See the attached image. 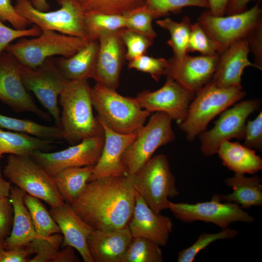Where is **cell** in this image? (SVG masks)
<instances>
[{"label": "cell", "mask_w": 262, "mask_h": 262, "mask_svg": "<svg viewBox=\"0 0 262 262\" xmlns=\"http://www.w3.org/2000/svg\"><path fill=\"white\" fill-rule=\"evenodd\" d=\"M262 179L257 175L247 177L245 174L235 173L225 179L226 185L232 189L227 195L213 194L212 197L222 202L238 204L242 208L262 206Z\"/></svg>", "instance_id": "25"}, {"label": "cell", "mask_w": 262, "mask_h": 262, "mask_svg": "<svg viewBox=\"0 0 262 262\" xmlns=\"http://www.w3.org/2000/svg\"><path fill=\"white\" fill-rule=\"evenodd\" d=\"M249 48L245 39L238 40L219 54L211 81L221 87L243 88L242 76L247 66L258 69L248 59Z\"/></svg>", "instance_id": "20"}, {"label": "cell", "mask_w": 262, "mask_h": 262, "mask_svg": "<svg viewBox=\"0 0 262 262\" xmlns=\"http://www.w3.org/2000/svg\"><path fill=\"white\" fill-rule=\"evenodd\" d=\"M24 202L31 215L37 236L61 233L60 229L40 199L26 194Z\"/></svg>", "instance_id": "32"}, {"label": "cell", "mask_w": 262, "mask_h": 262, "mask_svg": "<svg viewBox=\"0 0 262 262\" xmlns=\"http://www.w3.org/2000/svg\"><path fill=\"white\" fill-rule=\"evenodd\" d=\"M135 203V190L126 175L89 181L70 204L75 213L96 229L114 230L128 226Z\"/></svg>", "instance_id": "1"}, {"label": "cell", "mask_w": 262, "mask_h": 262, "mask_svg": "<svg viewBox=\"0 0 262 262\" xmlns=\"http://www.w3.org/2000/svg\"><path fill=\"white\" fill-rule=\"evenodd\" d=\"M248 43L250 52L254 56V63L258 69H262V21L245 38Z\"/></svg>", "instance_id": "47"}, {"label": "cell", "mask_w": 262, "mask_h": 262, "mask_svg": "<svg viewBox=\"0 0 262 262\" xmlns=\"http://www.w3.org/2000/svg\"><path fill=\"white\" fill-rule=\"evenodd\" d=\"M104 142V135L94 136L58 151L37 150L30 157L53 176L67 168L95 165L100 156Z\"/></svg>", "instance_id": "15"}, {"label": "cell", "mask_w": 262, "mask_h": 262, "mask_svg": "<svg viewBox=\"0 0 262 262\" xmlns=\"http://www.w3.org/2000/svg\"><path fill=\"white\" fill-rule=\"evenodd\" d=\"M217 55L191 56L168 60L165 74L196 94L212 79L218 59Z\"/></svg>", "instance_id": "17"}, {"label": "cell", "mask_w": 262, "mask_h": 262, "mask_svg": "<svg viewBox=\"0 0 262 262\" xmlns=\"http://www.w3.org/2000/svg\"><path fill=\"white\" fill-rule=\"evenodd\" d=\"M0 19L10 22L14 28L26 29L31 23L15 10L11 0H0Z\"/></svg>", "instance_id": "45"}, {"label": "cell", "mask_w": 262, "mask_h": 262, "mask_svg": "<svg viewBox=\"0 0 262 262\" xmlns=\"http://www.w3.org/2000/svg\"><path fill=\"white\" fill-rule=\"evenodd\" d=\"M91 98L99 121L119 133H137L151 113L136 98L123 96L100 83L91 88Z\"/></svg>", "instance_id": "3"}, {"label": "cell", "mask_w": 262, "mask_h": 262, "mask_svg": "<svg viewBox=\"0 0 262 262\" xmlns=\"http://www.w3.org/2000/svg\"><path fill=\"white\" fill-rule=\"evenodd\" d=\"M26 193L11 186L10 198L14 209L13 226L10 235L4 239L5 249L25 246L37 236L30 213L24 202Z\"/></svg>", "instance_id": "24"}, {"label": "cell", "mask_w": 262, "mask_h": 262, "mask_svg": "<svg viewBox=\"0 0 262 262\" xmlns=\"http://www.w3.org/2000/svg\"><path fill=\"white\" fill-rule=\"evenodd\" d=\"M3 174L27 194L42 200L50 208L65 203L52 176L30 156L9 154Z\"/></svg>", "instance_id": "7"}, {"label": "cell", "mask_w": 262, "mask_h": 262, "mask_svg": "<svg viewBox=\"0 0 262 262\" xmlns=\"http://www.w3.org/2000/svg\"><path fill=\"white\" fill-rule=\"evenodd\" d=\"M36 9L40 11L46 12L49 9V5L47 0H29Z\"/></svg>", "instance_id": "52"}, {"label": "cell", "mask_w": 262, "mask_h": 262, "mask_svg": "<svg viewBox=\"0 0 262 262\" xmlns=\"http://www.w3.org/2000/svg\"><path fill=\"white\" fill-rule=\"evenodd\" d=\"M217 154L222 164L235 173L255 174L262 169V159L255 150L239 142H223Z\"/></svg>", "instance_id": "27"}, {"label": "cell", "mask_w": 262, "mask_h": 262, "mask_svg": "<svg viewBox=\"0 0 262 262\" xmlns=\"http://www.w3.org/2000/svg\"><path fill=\"white\" fill-rule=\"evenodd\" d=\"M20 65L6 51L0 55V101L15 112H31L43 120L50 121V114L38 108L25 88L20 75Z\"/></svg>", "instance_id": "14"}, {"label": "cell", "mask_w": 262, "mask_h": 262, "mask_svg": "<svg viewBox=\"0 0 262 262\" xmlns=\"http://www.w3.org/2000/svg\"><path fill=\"white\" fill-rule=\"evenodd\" d=\"M160 246L144 237H133L121 262H163Z\"/></svg>", "instance_id": "34"}, {"label": "cell", "mask_w": 262, "mask_h": 262, "mask_svg": "<svg viewBox=\"0 0 262 262\" xmlns=\"http://www.w3.org/2000/svg\"><path fill=\"white\" fill-rule=\"evenodd\" d=\"M260 2L241 13L227 16H213L208 11L198 18L200 24L216 45L220 54L236 41L245 39L262 21Z\"/></svg>", "instance_id": "10"}, {"label": "cell", "mask_w": 262, "mask_h": 262, "mask_svg": "<svg viewBox=\"0 0 262 262\" xmlns=\"http://www.w3.org/2000/svg\"><path fill=\"white\" fill-rule=\"evenodd\" d=\"M41 32L42 30L35 25L29 29L18 30L11 28L0 20V55L14 40L28 36L37 37Z\"/></svg>", "instance_id": "43"}, {"label": "cell", "mask_w": 262, "mask_h": 262, "mask_svg": "<svg viewBox=\"0 0 262 262\" xmlns=\"http://www.w3.org/2000/svg\"><path fill=\"white\" fill-rule=\"evenodd\" d=\"M94 166L67 168L52 176L65 202L70 205L82 194L92 174Z\"/></svg>", "instance_id": "29"}, {"label": "cell", "mask_w": 262, "mask_h": 262, "mask_svg": "<svg viewBox=\"0 0 262 262\" xmlns=\"http://www.w3.org/2000/svg\"><path fill=\"white\" fill-rule=\"evenodd\" d=\"M60 8L53 11H40L29 0H16V12L42 30L80 37L88 41L84 28L85 14L76 0H57Z\"/></svg>", "instance_id": "9"}, {"label": "cell", "mask_w": 262, "mask_h": 262, "mask_svg": "<svg viewBox=\"0 0 262 262\" xmlns=\"http://www.w3.org/2000/svg\"><path fill=\"white\" fill-rule=\"evenodd\" d=\"M85 14L123 15L144 3L143 0H76Z\"/></svg>", "instance_id": "35"}, {"label": "cell", "mask_w": 262, "mask_h": 262, "mask_svg": "<svg viewBox=\"0 0 262 262\" xmlns=\"http://www.w3.org/2000/svg\"><path fill=\"white\" fill-rule=\"evenodd\" d=\"M154 18L178 13L187 7L209 8L207 0H143Z\"/></svg>", "instance_id": "39"}, {"label": "cell", "mask_w": 262, "mask_h": 262, "mask_svg": "<svg viewBox=\"0 0 262 262\" xmlns=\"http://www.w3.org/2000/svg\"><path fill=\"white\" fill-rule=\"evenodd\" d=\"M156 23L169 33L170 38L167 43L172 49L174 57L181 59L187 54V49L192 25L188 16H185L180 22L166 17L157 20Z\"/></svg>", "instance_id": "31"}, {"label": "cell", "mask_w": 262, "mask_h": 262, "mask_svg": "<svg viewBox=\"0 0 262 262\" xmlns=\"http://www.w3.org/2000/svg\"><path fill=\"white\" fill-rule=\"evenodd\" d=\"M243 88L221 87L211 80L195 94L184 120L178 124L189 141L206 130L216 116L245 97Z\"/></svg>", "instance_id": "4"}, {"label": "cell", "mask_w": 262, "mask_h": 262, "mask_svg": "<svg viewBox=\"0 0 262 262\" xmlns=\"http://www.w3.org/2000/svg\"><path fill=\"white\" fill-rule=\"evenodd\" d=\"M119 33L126 48V59L128 62L146 54L154 40L127 28L120 29Z\"/></svg>", "instance_id": "40"}, {"label": "cell", "mask_w": 262, "mask_h": 262, "mask_svg": "<svg viewBox=\"0 0 262 262\" xmlns=\"http://www.w3.org/2000/svg\"><path fill=\"white\" fill-rule=\"evenodd\" d=\"M123 16L126 28L154 39L156 37L152 24L154 17L145 4L129 11Z\"/></svg>", "instance_id": "38"}, {"label": "cell", "mask_w": 262, "mask_h": 262, "mask_svg": "<svg viewBox=\"0 0 262 262\" xmlns=\"http://www.w3.org/2000/svg\"><path fill=\"white\" fill-rule=\"evenodd\" d=\"M132 238L128 226L110 231L95 229L87 239L93 262H121Z\"/></svg>", "instance_id": "23"}, {"label": "cell", "mask_w": 262, "mask_h": 262, "mask_svg": "<svg viewBox=\"0 0 262 262\" xmlns=\"http://www.w3.org/2000/svg\"><path fill=\"white\" fill-rule=\"evenodd\" d=\"M260 104L259 100H244L221 113L213 128L198 135L202 154L207 157L213 156L217 154L223 142L233 138L243 139L246 119L257 110Z\"/></svg>", "instance_id": "13"}, {"label": "cell", "mask_w": 262, "mask_h": 262, "mask_svg": "<svg viewBox=\"0 0 262 262\" xmlns=\"http://www.w3.org/2000/svg\"><path fill=\"white\" fill-rule=\"evenodd\" d=\"M253 0H229L225 14L233 15L245 12L247 9V4Z\"/></svg>", "instance_id": "50"}, {"label": "cell", "mask_w": 262, "mask_h": 262, "mask_svg": "<svg viewBox=\"0 0 262 262\" xmlns=\"http://www.w3.org/2000/svg\"><path fill=\"white\" fill-rule=\"evenodd\" d=\"M195 51L203 55L219 54L214 42L197 22L192 25L187 49V53Z\"/></svg>", "instance_id": "41"}, {"label": "cell", "mask_w": 262, "mask_h": 262, "mask_svg": "<svg viewBox=\"0 0 262 262\" xmlns=\"http://www.w3.org/2000/svg\"><path fill=\"white\" fill-rule=\"evenodd\" d=\"M63 239L59 233L46 237L37 236L29 243L35 256L29 262H56Z\"/></svg>", "instance_id": "37"}, {"label": "cell", "mask_w": 262, "mask_h": 262, "mask_svg": "<svg viewBox=\"0 0 262 262\" xmlns=\"http://www.w3.org/2000/svg\"><path fill=\"white\" fill-rule=\"evenodd\" d=\"M168 60L164 58H155L146 54L138 57L128 63L129 69L147 73L156 82L164 75Z\"/></svg>", "instance_id": "42"}, {"label": "cell", "mask_w": 262, "mask_h": 262, "mask_svg": "<svg viewBox=\"0 0 262 262\" xmlns=\"http://www.w3.org/2000/svg\"><path fill=\"white\" fill-rule=\"evenodd\" d=\"M208 11L213 16H224L229 0H207Z\"/></svg>", "instance_id": "49"}, {"label": "cell", "mask_w": 262, "mask_h": 262, "mask_svg": "<svg viewBox=\"0 0 262 262\" xmlns=\"http://www.w3.org/2000/svg\"><path fill=\"white\" fill-rule=\"evenodd\" d=\"M100 123L104 130V145L100 156L94 166L88 182L103 177L126 175V169L121 161L122 156L137 136V133L122 134L116 132Z\"/></svg>", "instance_id": "21"}, {"label": "cell", "mask_w": 262, "mask_h": 262, "mask_svg": "<svg viewBox=\"0 0 262 262\" xmlns=\"http://www.w3.org/2000/svg\"><path fill=\"white\" fill-rule=\"evenodd\" d=\"M5 249L4 240H0V251Z\"/></svg>", "instance_id": "53"}, {"label": "cell", "mask_w": 262, "mask_h": 262, "mask_svg": "<svg viewBox=\"0 0 262 262\" xmlns=\"http://www.w3.org/2000/svg\"><path fill=\"white\" fill-rule=\"evenodd\" d=\"M126 176L135 191L156 213L168 209V198L179 194L168 159L164 154L152 156L135 173Z\"/></svg>", "instance_id": "5"}, {"label": "cell", "mask_w": 262, "mask_h": 262, "mask_svg": "<svg viewBox=\"0 0 262 262\" xmlns=\"http://www.w3.org/2000/svg\"><path fill=\"white\" fill-rule=\"evenodd\" d=\"M49 213L63 234L62 246L76 249L85 262H93L87 245L89 235L95 229L83 221L66 202L50 208Z\"/></svg>", "instance_id": "22"}, {"label": "cell", "mask_w": 262, "mask_h": 262, "mask_svg": "<svg viewBox=\"0 0 262 262\" xmlns=\"http://www.w3.org/2000/svg\"><path fill=\"white\" fill-rule=\"evenodd\" d=\"M20 73L26 90L34 93L53 117L55 126L60 128L61 112L58 100L68 81L56 67L54 57L48 58L35 69L21 64Z\"/></svg>", "instance_id": "11"}, {"label": "cell", "mask_w": 262, "mask_h": 262, "mask_svg": "<svg viewBox=\"0 0 262 262\" xmlns=\"http://www.w3.org/2000/svg\"><path fill=\"white\" fill-rule=\"evenodd\" d=\"M11 186V182L5 180L3 177L0 167V199L10 196Z\"/></svg>", "instance_id": "51"}, {"label": "cell", "mask_w": 262, "mask_h": 262, "mask_svg": "<svg viewBox=\"0 0 262 262\" xmlns=\"http://www.w3.org/2000/svg\"><path fill=\"white\" fill-rule=\"evenodd\" d=\"M84 28L89 41H96L103 34L126 28V20L123 15L85 14Z\"/></svg>", "instance_id": "33"}, {"label": "cell", "mask_w": 262, "mask_h": 262, "mask_svg": "<svg viewBox=\"0 0 262 262\" xmlns=\"http://www.w3.org/2000/svg\"><path fill=\"white\" fill-rule=\"evenodd\" d=\"M33 254L34 252L29 244L10 250L4 249L0 251V262H27Z\"/></svg>", "instance_id": "48"}, {"label": "cell", "mask_w": 262, "mask_h": 262, "mask_svg": "<svg viewBox=\"0 0 262 262\" xmlns=\"http://www.w3.org/2000/svg\"><path fill=\"white\" fill-rule=\"evenodd\" d=\"M119 30L101 35L93 79L96 82L116 89L126 59V50Z\"/></svg>", "instance_id": "18"}, {"label": "cell", "mask_w": 262, "mask_h": 262, "mask_svg": "<svg viewBox=\"0 0 262 262\" xmlns=\"http://www.w3.org/2000/svg\"><path fill=\"white\" fill-rule=\"evenodd\" d=\"M168 209L181 222L200 221L214 224L222 229L229 228L234 222L252 223L255 220L238 204L222 202L213 197L210 201L195 204L170 201Z\"/></svg>", "instance_id": "12"}, {"label": "cell", "mask_w": 262, "mask_h": 262, "mask_svg": "<svg viewBox=\"0 0 262 262\" xmlns=\"http://www.w3.org/2000/svg\"><path fill=\"white\" fill-rule=\"evenodd\" d=\"M14 209L9 197L0 199V240H4L11 232Z\"/></svg>", "instance_id": "46"}, {"label": "cell", "mask_w": 262, "mask_h": 262, "mask_svg": "<svg viewBox=\"0 0 262 262\" xmlns=\"http://www.w3.org/2000/svg\"><path fill=\"white\" fill-rule=\"evenodd\" d=\"M238 234V231L229 228L222 229L217 233H201L196 241L189 247L180 251L178 255V262H192L197 255L212 243L219 240L232 239Z\"/></svg>", "instance_id": "36"}, {"label": "cell", "mask_w": 262, "mask_h": 262, "mask_svg": "<svg viewBox=\"0 0 262 262\" xmlns=\"http://www.w3.org/2000/svg\"><path fill=\"white\" fill-rule=\"evenodd\" d=\"M55 142L25 133L0 129V159L4 154L31 156L37 150L47 151L53 148Z\"/></svg>", "instance_id": "28"}, {"label": "cell", "mask_w": 262, "mask_h": 262, "mask_svg": "<svg viewBox=\"0 0 262 262\" xmlns=\"http://www.w3.org/2000/svg\"><path fill=\"white\" fill-rule=\"evenodd\" d=\"M98 50V41H89L72 56L54 57V62L68 81L87 80L93 79Z\"/></svg>", "instance_id": "26"}, {"label": "cell", "mask_w": 262, "mask_h": 262, "mask_svg": "<svg viewBox=\"0 0 262 262\" xmlns=\"http://www.w3.org/2000/svg\"><path fill=\"white\" fill-rule=\"evenodd\" d=\"M0 128L54 142L64 140L62 129L55 125L45 126L30 119L17 118L1 114H0Z\"/></svg>", "instance_id": "30"}, {"label": "cell", "mask_w": 262, "mask_h": 262, "mask_svg": "<svg viewBox=\"0 0 262 262\" xmlns=\"http://www.w3.org/2000/svg\"><path fill=\"white\" fill-rule=\"evenodd\" d=\"M91 88L87 80L68 81L59 98L61 127L70 144L104 135L101 123L93 112Z\"/></svg>", "instance_id": "2"}, {"label": "cell", "mask_w": 262, "mask_h": 262, "mask_svg": "<svg viewBox=\"0 0 262 262\" xmlns=\"http://www.w3.org/2000/svg\"><path fill=\"white\" fill-rule=\"evenodd\" d=\"M195 96L176 81L166 78L160 88L154 91L144 90L136 98L142 108L151 113H165L178 124L184 120Z\"/></svg>", "instance_id": "16"}, {"label": "cell", "mask_w": 262, "mask_h": 262, "mask_svg": "<svg viewBox=\"0 0 262 262\" xmlns=\"http://www.w3.org/2000/svg\"><path fill=\"white\" fill-rule=\"evenodd\" d=\"M89 41L51 30H42L37 37L20 38L9 44L5 51L24 66L35 69L47 59L55 55L68 58L83 48Z\"/></svg>", "instance_id": "6"}, {"label": "cell", "mask_w": 262, "mask_h": 262, "mask_svg": "<svg viewBox=\"0 0 262 262\" xmlns=\"http://www.w3.org/2000/svg\"><path fill=\"white\" fill-rule=\"evenodd\" d=\"M172 121L165 113L157 112L139 129L136 138L122 156L126 175L135 173L152 157L157 149L175 140Z\"/></svg>", "instance_id": "8"}, {"label": "cell", "mask_w": 262, "mask_h": 262, "mask_svg": "<svg viewBox=\"0 0 262 262\" xmlns=\"http://www.w3.org/2000/svg\"><path fill=\"white\" fill-rule=\"evenodd\" d=\"M173 227L170 217L155 213L135 191V206L128 225L132 237H144L160 246H165Z\"/></svg>", "instance_id": "19"}, {"label": "cell", "mask_w": 262, "mask_h": 262, "mask_svg": "<svg viewBox=\"0 0 262 262\" xmlns=\"http://www.w3.org/2000/svg\"><path fill=\"white\" fill-rule=\"evenodd\" d=\"M243 145L249 148L262 150V112L253 120L246 122Z\"/></svg>", "instance_id": "44"}]
</instances>
